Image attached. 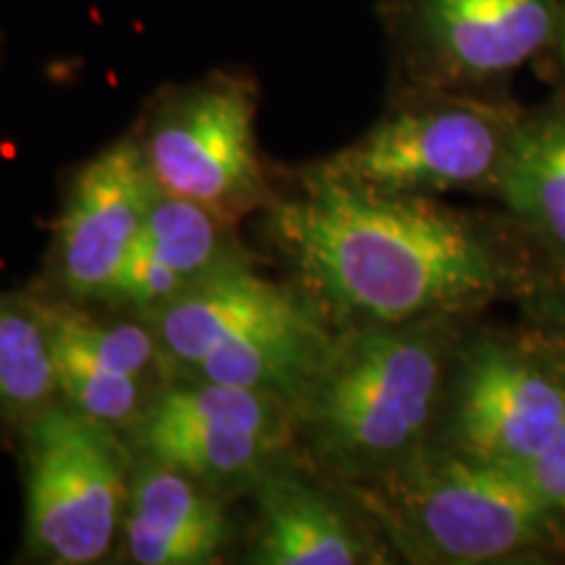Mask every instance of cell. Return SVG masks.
<instances>
[{
	"mask_svg": "<svg viewBox=\"0 0 565 565\" xmlns=\"http://www.w3.org/2000/svg\"><path fill=\"white\" fill-rule=\"evenodd\" d=\"M145 322L171 377L254 387L291 408L338 333L299 282L267 278L252 259L210 275Z\"/></svg>",
	"mask_w": 565,
	"mask_h": 565,
	"instance_id": "277c9868",
	"label": "cell"
},
{
	"mask_svg": "<svg viewBox=\"0 0 565 565\" xmlns=\"http://www.w3.org/2000/svg\"><path fill=\"white\" fill-rule=\"evenodd\" d=\"M555 53H557V63H561L563 74H565V0H561V21H557V38H555Z\"/></svg>",
	"mask_w": 565,
	"mask_h": 565,
	"instance_id": "ffe728a7",
	"label": "cell"
},
{
	"mask_svg": "<svg viewBox=\"0 0 565 565\" xmlns=\"http://www.w3.org/2000/svg\"><path fill=\"white\" fill-rule=\"evenodd\" d=\"M387 13L416 89H466L555 45L561 0H395Z\"/></svg>",
	"mask_w": 565,
	"mask_h": 565,
	"instance_id": "30bf717a",
	"label": "cell"
},
{
	"mask_svg": "<svg viewBox=\"0 0 565 565\" xmlns=\"http://www.w3.org/2000/svg\"><path fill=\"white\" fill-rule=\"evenodd\" d=\"M338 487L408 563H540L565 550V524L511 466L437 440L383 475Z\"/></svg>",
	"mask_w": 565,
	"mask_h": 565,
	"instance_id": "3957f363",
	"label": "cell"
},
{
	"mask_svg": "<svg viewBox=\"0 0 565 565\" xmlns=\"http://www.w3.org/2000/svg\"><path fill=\"white\" fill-rule=\"evenodd\" d=\"M58 401L51 338L32 288L0 291V422L17 433Z\"/></svg>",
	"mask_w": 565,
	"mask_h": 565,
	"instance_id": "e0dca14e",
	"label": "cell"
},
{
	"mask_svg": "<svg viewBox=\"0 0 565 565\" xmlns=\"http://www.w3.org/2000/svg\"><path fill=\"white\" fill-rule=\"evenodd\" d=\"M519 118L461 89H414L315 168L374 192H494Z\"/></svg>",
	"mask_w": 565,
	"mask_h": 565,
	"instance_id": "52a82bcc",
	"label": "cell"
},
{
	"mask_svg": "<svg viewBox=\"0 0 565 565\" xmlns=\"http://www.w3.org/2000/svg\"><path fill=\"white\" fill-rule=\"evenodd\" d=\"M236 526L231 498L175 466L134 456L121 555L137 565L221 563Z\"/></svg>",
	"mask_w": 565,
	"mask_h": 565,
	"instance_id": "9a60e30c",
	"label": "cell"
},
{
	"mask_svg": "<svg viewBox=\"0 0 565 565\" xmlns=\"http://www.w3.org/2000/svg\"><path fill=\"white\" fill-rule=\"evenodd\" d=\"M565 422V359L553 345L477 333L458 338L435 440L519 469Z\"/></svg>",
	"mask_w": 565,
	"mask_h": 565,
	"instance_id": "9c48e42d",
	"label": "cell"
},
{
	"mask_svg": "<svg viewBox=\"0 0 565 565\" xmlns=\"http://www.w3.org/2000/svg\"><path fill=\"white\" fill-rule=\"evenodd\" d=\"M513 471L545 503L547 511L565 524V422L540 454Z\"/></svg>",
	"mask_w": 565,
	"mask_h": 565,
	"instance_id": "ac0fdd59",
	"label": "cell"
},
{
	"mask_svg": "<svg viewBox=\"0 0 565 565\" xmlns=\"http://www.w3.org/2000/svg\"><path fill=\"white\" fill-rule=\"evenodd\" d=\"M265 228L335 328L461 320L513 280L505 254L463 212L317 168L265 210Z\"/></svg>",
	"mask_w": 565,
	"mask_h": 565,
	"instance_id": "6da1fadb",
	"label": "cell"
},
{
	"mask_svg": "<svg viewBox=\"0 0 565 565\" xmlns=\"http://www.w3.org/2000/svg\"><path fill=\"white\" fill-rule=\"evenodd\" d=\"M17 437L26 555L51 565L105 561L121 542L131 445L66 401L21 424Z\"/></svg>",
	"mask_w": 565,
	"mask_h": 565,
	"instance_id": "5b68a950",
	"label": "cell"
},
{
	"mask_svg": "<svg viewBox=\"0 0 565 565\" xmlns=\"http://www.w3.org/2000/svg\"><path fill=\"white\" fill-rule=\"evenodd\" d=\"M58 374L61 401L126 435L171 380L152 328L141 317L97 312V303L32 288Z\"/></svg>",
	"mask_w": 565,
	"mask_h": 565,
	"instance_id": "7c38bea8",
	"label": "cell"
},
{
	"mask_svg": "<svg viewBox=\"0 0 565 565\" xmlns=\"http://www.w3.org/2000/svg\"><path fill=\"white\" fill-rule=\"evenodd\" d=\"M249 259L236 225L221 221L202 204L158 189L103 307L145 320L210 275Z\"/></svg>",
	"mask_w": 565,
	"mask_h": 565,
	"instance_id": "5bb4252c",
	"label": "cell"
},
{
	"mask_svg": "<svg viewBox=\"0 0 565 565\" xmlns=\"http://www.w3.org/2000/svg\"><path fill=\"white\" fill-rule=\"evenodd\" d=\"M454 317L338 328L294 404L299 456L333 484L393 469L435 440L458 343Z\"/></svg>",
	"mask_w": 565,
	"mask_h": 565,
	"instance_id": "7a4b0ae2",
	"label": "cell"
},
{
	"mask_svg": "<svg viewBox=\"0 0 565 565\" xmlns=\"http://www.w3.org/2000/svg\"><path fill=\"white\" fill-rule=\"evenodd\" d=\"M254 515L246 561L257 565H372L393 550L343 487L301 456L249 490Z\"/></svg>",
	"mask_w": 565,
	"mask_h": 565,
	"instance_id": "4fadbf2b",
	"label": "cell"
},
{
	"mask_svg": "<svg viewBox=\"0 0 565 565\" xmlns=\"http://www.w3.org/2000/svg\"><path fill=\"white\" fill-rule=\"evenodd\" d=\"M494 194L565 267V105L519 118Z\"/></svg>",
	"mask_w": 565,
	"mask_h": 565,
	"instance_id": "2e32d148",
	"label": "cell"
},
{
	"mask_svg": "<svg viewBox=\"0 0 565 565\" xmlns=\"http://www.w3.org/2000/svg\"><path fill=\"white\" fill-rule=\"evenodd\" d=\"M124 437L134 456L175 466L228 498L299 456L288 401L212 380L171 377Z\"/></svg>",
	"mask_w": 565,
	"mask_h": 565,
	"instance_id": "ba28073f",
	"label": "cell"
},
{
	"mask_svg": "<svg viewBox=\"0 0 565 565\" xmlns=\"http://www.w3.org/2000/svg\"><path fill=\"white\" fill-rule=\"evenodd\" d=\"M536 333L565 359V267L529 299Z\"/></svg>",
	"mask_w": 565,
	"mask_h": 565,
	"instance_id": "d6986e66",
	"label": "cell"
},
{
	"mask_svg": "<svg viewBox=\"0 0 565 565\" xmlns=\"http://www.w3.org/2000/svg\"><path fill=\"white\" fill-rule=\"evenodd\" d=\"M259 84L244 71H210L162 89L134 131L160 192L231 225L278 200L257 145Z\"/></svg>",
	"mask_w": 565,
	"mask_h": 565,
	"instance_id": "8992f818",
	"label": "cell"
},
{
	"mask_svg": "<svg viewBox=\"0 0 565 565\" xmlns=\"http://www.w3.org/2000/svg\"><path fill=\"white\" fill-rule=\"evenodd\" d=\"M154 194L158 183L134 131L92 154L76 168L63 194L42 288L63 299L103 307Z\"/></svg>",
	"mask_w": 565,
	"mask_h": 565,
	"instance_id": "8fae6325",
	"label": "cell"
}]
</instances>
